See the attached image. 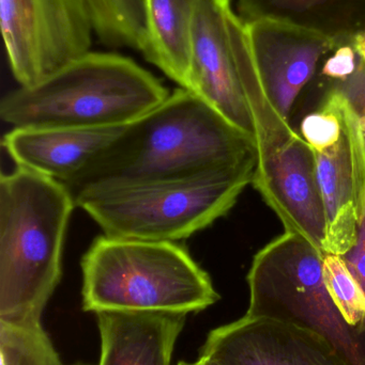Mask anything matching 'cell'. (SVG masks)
<instances>
[{
  "instance_id": "1",
  "label": "cell",
  "mask_w": 365,
  "mask_h": 365,
  "mask_svg": "<svg viewBox=\"0 0 365 365\" xmlns=\"http://www.w3.org/2000/svg\"><path fill=\"white\" fill-rule=\"evenodd\" d=\"M257 154L254 140L179 88L64 182L79 207L86 199L139 185L192 177Z\"/></svg>"
},
{
  "instance_id": "2",
  "label": "cell",
  "mask_w": 365,
  "mask_h": 365,
  "mask_svg": "<svg viewBox=\"0 0 365 365\" xmlns=\"http://www.w3.org/2000/svg\"><path fill=\"white\" fill-rule=\"evenodd\" d=\"M61 182L16 167L0 179V322L41 324L62 277L73 210Z\"/></svg>"
},
{
  "instance_id": "3",
  "label": "cell",
  "mask_w": 365,
  "mask_h": 365,
  "mask_svg": "<svg viewBox=\"0 0 365 365\" xmlns=\"http://www.w3.org/2000/svg\"><path fill=\"white\" fill-rule=\"evenodd\" d=\"M169 94L131 58L90 51L38 83L6 93L0 117L14 128H122L154 110Z\"/></svg>"
},
{
  "instance_id": "4",
  "label": "cell",
  "mask_w": 365,
  "mask_h": 365,
  "mask_svg": "<svg viewBox=\"0 0 365 365\" xmlns=\"http://www.w3.org/2000/svg\"><path fill=\"white\" fill-rule=\"evenodd\" d=\"M85 312L199 313L220 300L207 272L176 242L102 235L81 261Z\"/></svg>"
},
{
  "instance_id": "5",
  "label": "cell",
  "mask_w": 365,
  "mask_h": 365,
  "mask_svg": "<svg viewBox=\"0 0 365 365\" xmlns=\"http://www.w3.org/2000/svg\"><path fill=\"white\" fill-rule=\"evenodd\" d=\"M257 154L192 177L118 189L86 199L79 207L104 235L176 242L224 217L252 184Z\"/></svg>"
},
{
  "instance_id": "6",
  "label": "cell",
  "mask_w": 365,
  "mask_h": 365,
  "mask_svg": "<svg viewBox=\"0 0 365 365\" xmlns=\"http://www.w3.org/2000/svg\"><path fill=\"white\" fill-rule=\"evenodd\" d=\"M324 252L306 237L285 232L253 257L249 317L295 324L328 341L347 365H365V328L347 323L324 277Z\"/></svg>"
},
{
  "instance_id": "7",
  "label": "cell",
  "mask_w": 365,
  "mask_h": 365,
  "mask_svg": "<svg viewBox=\"0 0 365 365\" xmlns=\"http://www.w3.org/2000/svg\"><path fill=\"white\" fill-rule=\"evenodd\" d=\"M231 0H199L188 88L256 143L278 138L264 98L246 24Z\"/></svg>"
},
{
  "instance_id": "8",
  "label": "cell",
  "mask_w": 365,
  "mask_h": 365,
  "mask_svg": "<svg viewBox=\"0 0 365 365\" xmlns=\"http://www.w3.org/2000/svg\"><path fill=\"white\" fill-rule=\"evenodd\" d=\"M0 26L19 86L34 85L91 51L87 0H0Z\"/></svg>"
},
{
  "instance_id": "9",
  "label": "cell",
  "mask_w": 365,
  "mask_h": 365,
  "mask_svg": "<svg viewBox=\"0 0 365 365\" xmlns=\"http://www.w3.org/2000/svg\"><path fill=\"white\" fill-rule=\"evenodd\" d=\"M246 24L266 105L279 137L286 140L296 133L291 125L295 103L316 79L330 81L324 66L345 41L278 21Z\"/></svg>"
},
{
  "instance_id": "10",
  "label": "cell",
  "mask_w": 365,
  "mask_h": 365,
  "mask_svg": "<svg viewBox=\"0 0 365 365\" xmlns=\"http://www.w3.org/2000/svg\"><path fill=\"white\" fill-rule=\"evenodd\" d=\"M331 90L342 130L313 151L327 221L324 252L342 257L355 246L365 216V134L349 98L334 83Z\"/></svg>"
},
{
  "instance_id": "11",
  "label": "cell",
  "mask_w": 365,
  "mask_h": 365,
  "mask_svg": "<svg viewBox=\"0 0 365 365\" xmlns=\"http://www.w3.org/2000/svg\"><path fill=\"white\" fill-rule=\"evenodd\" d=\"M257 158L252 185L285 232L299 234L324 251L327 221L312 147L295 133Z\"/></svg>"
},
{
  "instance_id": "12",
  "label": "cell",
  "mask_w": 365,
  "mask_h": 365,
  "mask_svg": "<svg viewBox=\"0 0 365 365\" xmlns=\"http://www.w3.org/2000/svg\"><path fill=\"white\" fill-rule=\"evenodd\" d=\"M199 357L221 365H347L316 332L287 322L249 315L211 330Z\"/></svg>"
},
{
  "instance_id": "13",
  "label": "cell",
  "mask_w": 365,
  "mask_h": 365,
  "mask_svg": "<svg viewBox=\"0 0 365 365\" xmlns=\"http://www.w3.org/2000/svg\"><path fill=\"white\" fill-rule=\"evenodd\" d=\"M124 128H14L2 145L16 167L64 184L89 166Z\"/></svg>"
},
{
  "instance_id": "14",
  "label": "cell",
  "mask_w": 365,
  "mask_h": 365,
  "mask_svg": "<svg viewBox=\"0 0 365 365\" xmlns=\"http://www.w3.org/2000/svg\"><path fill=\"white\" fill-rule=\"evenodd\" d=\"M96 315L101 344L98 364L71 365H171L186 321V315L163 312L103 311Z\"/></svg>"
},
{
  "instance_id": "15",
  "label": "cell",
  "mask_w": 365,
  "mask_h": 365,
  "mask_svg": "<svg viewBox=\"0 0 365 365\" xmlns=\"http://www.w3.org/2000/svg\"><path fill=\"white\" fill-rule=\"evenodd\" d=\"M244 23L272 21L351 41L365 31V0H237Z\"/></svg>"
},
{
  "instance_id": "16",
  "label": "cell",
  "mask_w": 365,
  "mask_h": 365,
  "mask_svg": "<svg viewBox=\"0 0 365 365\" xmlns=\"http://www.w3.org/2000/svg\"><path fill=\"white\" fill-rule=\"evenodd\" d=\"M197 2L146 0L147 34L141 53L184 89L189 83Z\"/></svg>"
},
{
  "instance_id": "17",
  "label": "cell",
  "mask_w": 365,
  "mask_h": 365,
  "mask_svg": "<svg viewBox=\"0 0 365 365\" xmlns=\"http://www.w3.org/2000/svg\"><path fill=\"white\" fill-rule=\"evenodd\" d=\"M94 36L113 48L143 51L147 34L146 0H87Z\"/></svg>"
},
{
  "instance_id": "18",
  "label": "cell",
  "mask_w": 365,
  "mask_h": 365,
  "mask_svg": "<svg viewBox=\"0 0 365 365\" xmlns=\"http://www.w3.org/2000/svg\"><path fill=\"white\" fill-rule=\"evenodd\" d=\"M1 365H64L42 324L0 322Z\"/></svg>"
},
{
  "instance_id": "19",
  "label": "cell",
  "mask_w": 365,
  "mask_h": 365,
  "mask_svg": "<svg viewBox=\"0 0 365 365\" xmlns=\"http://www.w3.org/2000/svg\"><path fill=\"white\" fill-rule=\"evenodd\" d=\"M324 277L332 299L354 327L365 328V295L340 255H324Z\"/></svg>"
},
{
  "instance_id": "20",
  "label": "cell",
  "mask_w": 365,
  "mask_h": 365,
  "mask_svg": "<svg viewBox=\"0 0 365 365\" xmlns=\"http://www.w3.org/2000/svg\"><path fill=\"white\" fill-rule=\"evenodd\" d=\"M359 62L351 41L341 42L326 61L323 75L331 83H342L355 74Z\"/></svg>"
},
{
  "instance_id": "21",
  "label": "cell",
  "mask_w": 365,
  "mask_h": 365,
  "mask_svg": "<svg viewBox=\"0 0 365 365\" xmlns=\"http://www.w3.org/2000/svg\"><path fill=\"white\" fill-rule=\"evenodd\" d=\"M334 86L344 93L357 111L365 134V64L361 59L353 76L342 83H334Z\"/></svg>"
},
{
  "instance_id": "22",
  "label": "cell",
  "mask_w": 365,
  "mask_h": 365,
  "mask_svg": "<svg viewBox=\"0 0 365 365\" xmlns=\"http://www.w3.org/2000/svg\"><path fill=\"white\" fill-rule=\"evenodd\" d=\"M341 257L365 295V216L358 231L355 246Z\"/></svg>"
},
{
  "instance_id": "23",
  "label": "cell",
  "mask_w": 365,
  "mask_h": 365,
  "mask_svg": "<svg viewBox=\"0 0 365 365\" xmlns=\"http://www.w3.org/2000/svg\"><path fill=\"white\" fill-rule=\"evenodd\" d=\"M351 43H353L356 53H357L361 61L365 64V31L356 34L353 40H351Z\"/></svg>"
},
{
  "instance_id": "24",
  "label": "cell",
  "mask_w": 365,
  "mask_h": 365,
  "mask_svg": "<svg viewBox=\"0 0 365 365\" xmlns=\"http://www.w3.org/2000/svg\"><path fill=\"white\" fill-rule=\"evenodd\" d=\"M191 365H221L214 360L210 359V358L199 357V361L191 364Z\"/></svg>"
},
{
  "instance_id": "25",
  "label": "cell",
  "mask_w": 365,
  "mask_h": 365,
  "mask_svg": "<svg viewBox=\"0 0 365 365\" xmlns=\"http://www.w3.org/2000/svg\"><path fill=\"white\" fill-rule=\"evenodd\" d=\"M176 365H191V364H189V362H186V361H180V362H178V364Z\"/></svg>"
}]
</instances>
